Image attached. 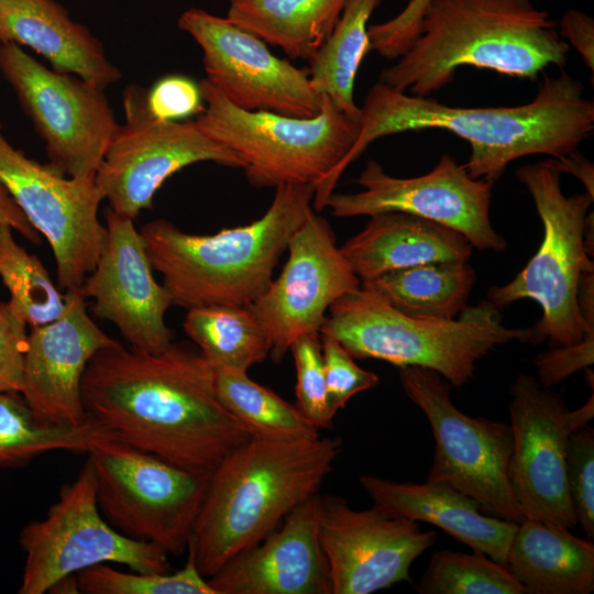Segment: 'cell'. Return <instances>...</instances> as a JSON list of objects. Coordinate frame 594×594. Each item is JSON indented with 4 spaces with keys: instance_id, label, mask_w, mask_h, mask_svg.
I'll return each mask as SVG.
<instances>
[{
    "instance_id": "42",
    "label": "cell",
    "mask_w": 594,
    "mask_h": 594,
    "mask_svg": "<svg viewBox=\"0 0 594 594\" xmlns=\"http://www.w3.org/2000/svg\"><path fill=\"white\" fill-rule=\"evenodd\" d=\"M560 35L581 54L585 65L594 73V21L584 12L569 10L560 22Z\"/></svg>"
},
{
    "instance_id": "37",
    "label": "cell",
    "mask_w": 594,
    "mask_h": 594,
    "mask_svg": "<svg viewBox=\"0 0 594 594\" xmlns=\"http://www.w3.org/2000/svg\"><path fill=\"white\" fill-rule=\"evenodd\" d=\"M566 482L578 524L594 538V429L584 426L568 437Z\"/></svg>"
},
{
    "instance_id": "18",
    "label": "cell",
    "mask_w": 594,
    "mask_h": 594,
    "mask_svg": "<svg viewBox=\"0 0 594 594\" xmlns=\"http://www.w3.org/2000/svg\"><path fill=\"white\" fill-rule=\"evenodd\" d=\"M509 480L526 518L564 529L578 525L566 482V442L574 431L564 398L519 373L510 386Z\"/></svg>"
},
{
    "instance_id": "44",
    "label": "cell",
    "mask_w": 594,
    "mask_h": 594,
    "mask_svg": "<svg viewBox=\"0 0 594 594\" xmlns=\"http://www.w3.org/2000/svg\"><path fill=\"white\" fill-rule=\"evenodd\" d=\"M560 172L576 177L585 187L586 193L594 198V165L578 151L561 158H548Z\"/></svg>"
},
{
    "instance_id": "2",
    "label": "cell",
    "mask_w": 594,
    "mask_h": 594,
    "mask_svg": "<svg viewBox=\"0 0 594 594\" xmlns=\"http://www.w3.org/2000/svg\"><path fill=\"white\" fill-rule=\"evenodd\" d=\"M360 109L361 132L344 168L377 139L441 129L471 145L468 174L494 183L515 160L536 154L561 158L576 152L594 131V102L584 97L583 84L565 72L544 77L535 98L515 107H451L377 81Z\"/></svg>"
},
{
    "instance_id": "20",
    "label": "cell",
    "mask_w": 594,
    "mask_h": 594,
    "mask_svg": "<svg viewBox=\"0 0 594 594\" xmlns=\"http://www.w3.org/2000/svg\"><path fill=\"white\" fill-rule=\"evenodd\" d=\"M107 237L79 293L94 299L92 312L112 322L130 348L158 353L172 342L165 315L172 298L156 282L134 220L106 212Z\"/></svg>"
},
{
    "instance_id": "33",
    "label": "cell",
    "mask_w": 594,
    "mask_h": 594,
    "mask_svg": "<svg viewBox=\"0 0 594 594\" xmlns=\"http://www.w3.org/2000/svg\"><path fill=\"white\" fill-rule=\"evenodd\" d=\"M13 229L0 226V277L7 287L11 310L26 326H43L59 318L66 294L53 283L41 260L19 245Z\"/></svg>"
},
{
    "instance_id": "40",
    "label": "cell",
    "mask_w": 594,
    "mask_h": 594,
    "mask_svg": "<svg viewBox=\"0 0 594 594\" xmlns=\"http://www.w3.org/2000/svg\"><path fill=\"white\" fill-rule=\"evenodd\" d=\"M28 337L26 323L0 302V392L20 393Z\"/></svg>"
},
{
    "instance_id": "1",
    "label": "cell",
    "mask_w": 594,
    "mask_h": 594,
    "mask_svg": "<svg viewBox=\"0 0 594 594\" xmlns=\"http://www.w3.org/2000/svg\"><path fill=\"white\" fill-rule=\"evenodd\" d=\"M86 415L139 450L211 473L252 437L218 398L200 352L170 342L158 353L121 343L100 350L81 383Z\"/></svg>"
},
{
    "instance_id": "11",
    "label": "cell",
    "mask_w": 594,
    "mask_h": 594,
    "mask_svg": "<svg viewBox=\"0 0 594 594\" xmlns=\"http://www.w3.org/2000/svg\"><path fill=\"white\" fill-rule=\"evenodd\" d=\"M19 541L25 553L20 594H44L59 580L101 563L141 573L170 572L163 548L120 534L101 516L88 458L76 479L62 486L46 516L22 528Z\"/></svg>"
},
{
    "instance_id": "10",
    "label": "cell",
    "mask_w": 594,
    "mask_h": 594,
    "mask_svg": "<svg viewBox=\"0 0 594 594\" xmlns=\"http://www.w3.org/2000/svg\"><path fill=\"white\" fill-rule=\"evenodd\" d=\"M399 380L408 398L426 415L435 437L427 481L446 483L472 497L488 516L524 521L509 480L510 425L462 413L452 403L451 384L433 370L399 367Z\"/></svg>"
},
{
    "instance_id": "34",
    "label": "cell",
    "mask_w": 594,
    "mask_h": 594,
    "mask_svg": "<svg viewBox=\"0 0 594 594\" xmlns=\"http://www.w3.org/2000/svg\"><path fill=\"white\" fill-rule=\"evenodd\" d=\"M416 590L420 594H528L505 563L476 551L451 550L432 554Z\"/></svg>"
},
{
    "instance_id": "5",
    "label": "cell",
    "mask_w": 594,
    "mask_h": 594,
    "mask_svg": "<svg viewBox=\"0 0 594 594\" xmlns=\"http://www.w3.org/2000/svg\"><path fill=\"white\" fill-rule=\"evenodd\" d=\"M257 220L215 234H193L165 219L140 233L173 306L251 305L272 282L294 232L312 211L316 187L282 184Z\"/></svg>"
},
{
    "instance_id": "25",
    "label": "cell",
    "mask_w": 594,
    "mask_h": 594,
    "mask_svg": "<svg viewBox=\"0 0 594 594\" xmlns=\"http://www.w3.org/2000/svg\"><path fill=\"white\" fill-rule=\"evenodd\" d=\"M473 246L460 232L404 212L370 217L365 227L340 248L361 282L411 266L468 261Z\"/></svg>"
},
{
    "instance_id": "24",
    "label": "cell",
    "mask_w": 594,
    "mask_h": 594,
    "mask_svg": "<svg viewBox=\"0 0 594 594\" xmlns=\"http://www.w3.org/2000/svg\"><path fill=\"white\" fill-rule=\"evenodd\" d=\"M0 43L28 46L52 69L102 89L121 78L100 41L55 0H1Z\"/></svg>"
},
{
    "instance_id": "19",
    "label": "cell",
    "mask_w": 594,
    "mask_h": 594,
    "mask_svg": "<svg viewBox=\"0 0 594 594\" xmlns=\"http://www.w3.org/2000/svg\"><path fill=\"white\" fill-rule=\"evenodd\" d=\"M318 537L332 594H371L409 581L410 565L435 543L437 534L375 505L358 510L342 497L326 495L318 498Z\"/></svg>"
},
{
    "instance_id": "28",
    "label": "cell",
    "mask_w": 594,
    "mask_h": 594,
    "mask_svg": "<svg viewBox=\"0 0 594 594\" xmlns=\"http://www.w3.org/2000/svg\"><path fill=\"white\" fill-rule=\"evenodd\" d=\"M475 280V271L468 261H446L391 271L361 282V286L404 315L452 320L468 306Z\"/></svg>"
},
{
    "instance_id": "9",
    "label": "cell",
    "mask_w": 594,
    "mask_h": 594,
    "mask_svg": "<svg viewBox=\"0 0 594 594\" xmlns=\"http://www.w3.org/2000/svg\"><path fill=\"white\" fill-rule=\"evenodd\" d=\"M103 518L120 534L180 557L188 548L211 473L172 464L120 439L88 451Z\"/></svg>"
},
{
    "instance_id": "41",
    "label": "cell",
    "mask_w": 594,
    "mask_h": 594,
    "mask_svg": "<svg viewBox=\"0 0 594 594\" xmlns=\"http://www.w3.org/2000/svg\"><path fill=\"white\" fill-rule=\"evenodd\" d=\"M537 381L544 388L558 384L573 373L590 367L594 362V334L578 344L550 348L534 359Z\"/></svg>"
},
{
    "instance_id": "7",
    "label": "cell",
    "mask_w": 594,
    "mask_h": 594,
    "mask_svg": "<svg viewBox=\"0 0 594 594\" xmlns=\"http://www.w3.org/2000/svg\"><path fill=\"white\" fill-rule=\"evenodd\" d=\"M199 87L206 107L196 122L240 156L252 186L314 185L315 210L326 208L359 138L361 120L342 112L324 95L317 116L295 118L240 109L206 78Z\"/></svg>"
},
{
    "instance_id": "13",
    "label": "cell",
    "mask_w": 594,
    "mask_h": 594,
    "mask_svg": "<svg viewBox=\"0 0 594 594\" xmlns=\"http://www.w3.org/2000/svg\"><path fill=\"white\" fill-rule=\"evenodd\" d=\"M0 74L44 140L48 164L95 177L119 128L105 89L45 67L15 43H0Z\"/></svg>"
},
{
    "instance_id": "29",
    "label": "cell",
    "mask_w": 594,
    "mask_h": 594,
    "mask_svg": "<svg viewBox=\"0 0 594 594\" xmlns=\"http://www.w3.org/2000/svg\"><path fill=\"white\" fill-rule=\"evenodd\" d=\"M381 1L345 0L332 32L309 59L314 89L358 120L362 118L353 98L354 82L364 56L371 51L367 22Z\"/></svg>"
},
{
    "instance_id": "4",
    "label": "cell",
    "mask_w": 594,
    "mask_h": 594,
    "mask_svg": "<svg viewBox=\"0 0 594 594\" xmlns=\"http://www.w3.org/2000/svg\"><path fill=\"white\" fill-rule=\"evenodd\" d=\"M337 439L251 438L211 472L188 548L206 579L254 547L317 495L339 453Z\"/></svg>"
},
{
    "instance_id": "14",
    "label": "cell",
    "mask_w": 594,
    "mask_h": 594,
    "mask_svg": "<svg viewBox=\"0 0 594 594\" xmlns=\"http://www.w3.org/2000/svg\"><path fill=\"white\" fill-rule=\"evenodd\" d=\"M0 183L52 248L58 288L79 292L105 245L95 177H68L16 150L0 123Z\"/></svg>"
},
{
    "instance_id": "12",
    "label": "cell",
    "mask_w": 594,
    "mask_h": 594,
    "mask_svg": "<svg viewBox=\"0 0 594 594\" xmlns=\"http://www.w3.org/2000/svg\"><path fill=\"white\" fill-rule=\"evenodd\" d=\"M124 123L112 138L95 182L116 213L134 220L151 209L163 183L199 163L242 168L243 161L195 121H162L146 106V91L131 85L123 94Z\"/></svg>"
},
{
    "instance_id": "38",
    "label": "cell",
    "mask_w": 594,
    "mask_h": 594,
    "mask_svg": "<svg viewBox=\"0 0 594 594\" xmlns=\"http://www.w3.org/2000/svg\"><path fill=\"white\" fill-rule=\"evenodd\" d=\"M320 339L328 405L336 416L355 394L376 387L380 377L371 371L361 369L332 337L320 333Z\"/></svg>"
},
{
    "instance_id": "3",
    "label": "cell",
    "mask_w": 594,
    "mask_h": 594,
    "mask_svg": "<svg viewBox=\"0 0 594 594\" xmlns=\"http://www.w3.org/2000/svg\"><path fill=\"white\" fill-rule=\"evenodd\" d=\"M569 51L557 22L531 0H429L415 41L378 81L429 97L463 66L535 80L550 65L564 67Z\"/></svg>"
},
{
    "instance_id": "17",
    "label": "cell",
    "mask_w": 594,
    "mask_h": 594,
    "mask_svg": "<svg viewBox=\"0 0 594 594\" xmlns=\"http://www.w3.org/2000/svg\"><path fill=\"white\" fill-rule=\"evenodd\" d=\"M287 251L279 276L248 306L267 333L276 363L296 339L319 332L332 302L361 286L328 221L314 209L292 235Z\"/></svg>"
},
{
    "instance_id": "23",
    "label": "cell",
    "mask_w": 594,
    "mask_h": 594,
    "mask_svg": "<svg viewBox=\"0 0 594 594\" xmlns=\"http://www.w3.org/2000/svg\"><path fill=\"white\" fill-rule=\"evenodd\" d=\"M359 481L387 515L437 526L473 551L506 564L517 522L484 514L477 502L446 483L396 482L369 474Z\"/></svg>"
},
{
    "instance_id": "16",
    "label": "cell",
    "mask_w": 594,
    "mask_h": 594,
    "mask_svg": "<svg viewBox=\"0 0 594 594\" xmlns=\"http://www.w3.org/2000/svg\"><path fill=\"white\" fill-rule=\"evenodd\" d=\"M178 26L201 47L206 79L233 106L295 118L320 112L323 96L314 89L309 68L273 55L265 42L227 18L189 9Z\"/></svg>"
},
{
    "instance_id": "31",
    "label": "cell",
    "mask_w": 594,
    "mask_h": 594,
    "mask_svg": "<svg viewBox=\"0 0 594 594\" xmlns=\"http://www.w3.org/2000/svg\"><path fill=\"white\" fill-rule=\"evenodd\" d=\"M183 328L215 371H248L271 352V340L248 306L213 305L187 310Z\"/></svg>"
},
{
    "instance_id": "26",
    "label": "cell",
    "mask_w": 594,
    "mask_h": 594,
    "mask_svg": "<svg viewBox=\"0 0 594 594\" xmlns=\"http://www.w3.org/2000/svg\"><path fill=\"white\" fill-rule=\"evenodd\" d=\"M506 565L528 594L594 591V544L569 529L526 518L512 539Z\"/></svg>"
},
{
    "instance_id": "45",
    "label": "cell",
    "mask_w": 594,
    "mask_h": 594,
    "mask_svg": "<svg viewBox=\"0 0 594 594\" xmlns=\"http://www.w3.org/2000/svg\"><path fill=\"white\" fill-rule=\"evenodd\" d=\"M0 2H1V0H0Z\"/></svg>"
},
{
    "instance_id": "22",
    "label": "cell",
    "mask_w": 594,
    "mask_h": 594,
    "mask_svg": "<svg viewBox=\"0 0 594 594\" xmlns=\"http://www.w3.org/2000/svg\"><path fill=\"white\" fill-rule=\"evenodd\" d=\"M318 498L295 507L267 537L208 578L215 594H332L318 537Z\"/></svg>"
},
{
    "instance_id": "15",
    "label": "cell",
    "mask_w": 594,
    "mask_h": 594,
    "mask_svg": "<svg viewBox=\"0 0 594 594\" xmlns=\"http://www.w3.org/2000/svg\"><path fill=\"white\" fill-rule=\"evenodd\" d=\"M352 183L363 190L329 196L326 207L334 217L404 212L453 229L479 250L498 253L507 246L490 218L494 183L472 178L449 154H443L429 173L413 178L393 177L369 160Z\"/></svg>"
},
{
    "instance_id": "6",
    "label": "cell",
    "mask_w": 594,
    "mask_h": 594,
    "mask_svg": "<svg viewBox=\"0 0 594 594\" xmlns=\"http://www.w3.org/2000/svg\"><path fill=\"white\" fill-rule=\"evenodd\" d=\"M319 333L336 339L353 359L427 367L457 388L496 346L531 338L530 328L504 326L487 299L466 306L455 319L425 320L399 312L363 286L332 302Z\"/></svg>"
},
{
    "instance_id": "27",
    "label": "cell",
    "mask_w": 594,
    "mask_h": 594,
    "mask_svg": "<svg viewBox=\"0 0 594 594\" xmlns=\"http://www.w3.org/2000/svg\"><path fill=\"white\" fill-rule=\"evenodd\" d=\"M345 0H230L227 19L293 59L309 61L332 32Z\"/></svg>"
},
{
    "instance_id": "39",
    "label": "cell",
    "mask_w": 594,
    "mask_h": 594,
    "mask_svg": "<svg viewBox=\"0 0 594 594\" xmlns=\"http://www.w3.org/2000/svg\"><path fill=\"white\" fill-rule=\"evenodd\" d=\"M150 113L162 121H182L202 112L199 84L183 75H168L146 91Z\"/></svg>"
},
{
    "instance_id": "43",
    "label": "cell",
    "mask_w": 594,
    "mask_h": 594,
    "mask_svg": "<svg viewBox=\"0 0 594 594\" xmlns=\"http://www.w3.org/2000/svg\"><path fill=\"white\" fill-rule=\"evenodd\" d=\"M2 224L9 226L34 244L41 242L40 233L31 226L7 188L0 183V226Z\"/></svg>"
},
{
    "instance_id": "21",
    "label": "cell",
    "mask_w": 594,
    "mask_h": 594,
    "mask_svg": "<svg viewBox=\"0 0 594 594\" xmlns=\"http://www.w3.org/2000/svg\"><path fill=\"white\" fill-rule=\"evenodd\" d=\"M65 294L63 315L31 328L20 394L38 421L77 426L88 419L81 399L85 371L100 350L118 341L94 322L79 292Z\"/></svg>"
},
{
    "instance_id": "36",
    "label": "cell",
    "mask_w": 594,
    "mask_h": 594,
    "mask_svg": "<svg viewBox=\"0 0 594 594\" xmlns=\"http://www.w3.org/2000/svg\"><path fill=\"white\" fill-rule=\"evenodd\" d=\"M296 369V406L318 428H331L319 332L308 333L294 341L289 349Z\"/></svg>"
},
{
    "instance_id": "35",
    "label": "cell",
    "mask_w": 594,
    "mask_h": 594,
    "mask_svg": "<svg viewBox=\"0 0 594 594\" xmlns=\"http://www.w3.org/2000/svg\"><path fill=\"white\" fill-rule=\"evenodd\" d=\"M183 569L172 573L118 571L106 563L76 573L79 593L85 594H215L199 572L193 553Z\"/></svg>"
},
{
    "instance_id": "8",
    "label": "cell",
    "mask_w": 594,
    "mask_h": 594,
    "mask_svg": "<svg viewBox=\"0 0 594 594\" xmlns=\"http://www.w3.org/2000/svg\"><path fill=\"white\" fill-rule=\"evenodd\" d=\"M515 175L532 197L543 238L513 280L490 287L487 300L499 310L517 300H535L542 316L530 327V342L547 340L549 348L578 344L594 334V319L583 318L578 301L582 274L594 273L584 246L585 218L594 198L587 193L566 197L561 173L548 160L521 166Z\"/></svg>"
},
{
    "instance_id": "30",
    "label": "cell",
    "mask_w": 594,
    "mask_h": 594,
    "mask_svg": "<svg viewBox=\"0 0 594 594\" xmlns=\"http://www.w3.org/2000/svg\"><path fill=\"white\" fill-rule=\"evenodd\" d=\"M110 439L119 438L90 417L77 426L43 424L20 393L0 392V468L21 466L56 450L88 453Z\"/></svg>"
},
{
    "instance_id": "32",
    "label": "cell",
    "mask_w": 594,
    "mask_h": 594,
    "mask_svg": "<svg viewBox=\"0 0 594 594\" xmlns=\"http://www.w3.org/2000/svg\"><path fill=\"white\" fill-rule=\"evenodd\" d=\"M219 400L252 438L296 441L319 438L318 427L272 389L252 381L246 371H216Z\"/></svg>"
}]
</instances>
